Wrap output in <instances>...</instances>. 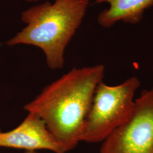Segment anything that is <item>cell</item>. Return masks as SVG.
<instances>
[{
	"instance_id": "cell-3",
	"label": "cell",
	"mask_w": 153,
	"mask_h": 153,
	"mask_svg": "<svg viewBox=\"0 0 153 153\" xmlns=\"http://www.w3.org/2000/svg\"><path fill=\"white\" fill-rule=\"evenodd\" d=\"M140 86V82L136 76L116 86L100 82L95 90L81 141L103 142L112 131L126 123L133 112L134 97Z\"/></svg>"
},
{
	"instance_id": "cell-8",
	"label": "cell",
	"mask_w": 153,
	"mask_h": 153,
	"mask_svg": "<svg viewBox=\"0 0 153 153\" xmlns=\"http://www.w3.org/2000/svg\"><path fill=\"white\" fill-rule=\"evenodd\" d=\"M26 1L29 2H36V1H38L39 0H26Z\"/></svg>"
},
{
	"instance_id": "cell-9",
	"label": "cell",
	"mask_w": 153,
	"mask_h": 153,
	"mask_svg": "<svg viewBox=\"0 0 153 153\" xmlns=\"http://www.w3.org/2000/svg\"><path fill=\"white\" fill-rule=\"evenodd\" d=\"M0 131H1V129H0Z\"/></svg>"
},
{
	"instance_id": "cell-1",
	"label": "cell",
	"mask_w": 153,
	"mask_h": 153,
	"mask_svg": "<svg viewBox=\"0 0 153 153\" xmlns=\"http://www.w3.org/2000/svg\"><path fill=\"white\" fill-rule=\"evenodd\" d=\"M103 65L74 68L43 88L24 109L44 121L64 153L81 142L95 90L103 81Z\"/></svg>"
},
{
	"instance_id": "cell-6",
	"label": "cell",
	"mask_w": 153,
	"mask_h": 153,
	"mask_svg": "<svg viewBox=\"0 0 153 153\" xmlns=\"http://www.w3.org/2000/svg\"><path fill=\"white\" fill-rule=\"evenodd\" d=\"M108 3V9L99 15L98 22L103 27L109 28L117 22L136 24L143 18L145 11L153 6V0H96L95 3Z\"/></svg>"
},
{
	"instance_id": "cell-7",
	"label": "cell",
	"mask_w": 153,
	"mask_h": 153,
	"mask_svg": "<svg viewBox=\"0 0 153 153\" xmlns=\"http://www.w3.org/2000/svg\"><path fill=\"white\" fill-rule=\"evenodd\" d=\"M24 153H38L36 151H25Z\"/></svg>"
},
{
	"instance_id": "cell-5",
	"label": "cell",
	"mask_w": 153,
	"mask_h": 153,
	"mask_svg": "<svg viewBox=\"0 0 153 153\" xmlns=\"http://www.w3.org/2000/svg\"><path fill=\"white\" fill-rule=\"evenodd\" d=\"M0 147L25 151L47 150L55 153H64L44 121L31 112H28L26 117L14 129L0 131Z\"/></svg>"
},
{
	"instance_id": "cell-2",
	"label": "cell",
	"mask_w": 153,
	"mask_h": 153,
	"mask_svg": "<svg viewBox=\"0 0 153 153\" xmlns=\"http://www.w3.org/2000/svg\"><path fill=\"white\" fill-rule=\"evenodd\" d=\"M88 4L89 0H55L31 7L21 15L26 27L6 44L37 47L50 69H61L66 47L82 23Z\"/></svg>"
},
{
	"instance_id": "cell-4",
	"label": "cell",
	"mask_w": 153,
	"mask_h": 153,
	"mask_svg": "<svg viewBox=\"0 0 153 153\" xmlns=\"http://www.w3.org/2000/svg\"><path fill=\"white\" fill-rule=\"evenodd\" d=\"M99 153H153V87L135 100L130 119L104 140Z\"/></svg>"
}]
</instances>
